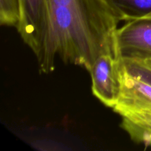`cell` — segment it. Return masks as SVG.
Listing matches in <instances>:
<instances>
[{"instance_id":"obj_1","label":"cell","mask_w":151,"mask_h":151,"mask_svg":"<svg viewBox=\"0 0 151 151\" xmlns=\"http://www.w3.org/2000/svg\"><path fill=\"white\" fill-rule=\"evenodd\" d=\"M119 22L107 0H47L39 72L54 71L56 57L89 72L101 55L118 56L114 33Z\"/></svg>"},{"instance_id":"obj_2","label":"cell","mask_w":151,"mask_h":151,"mask_svg":"<svg viewBox=\"0 0 151 151\" xmlns=\"http://www.w3.org/2000/svg\"><path fill=\"white\" fill-rule=\"evenodd\" d=\"M121 64L118 56L103 54L96 59L89 71L93 94L107 107L114 109L119 99Z\"/></svg>"},{"instance_id":"obj_3","label":"cell","mask_w":151,"mask_h":151,"mask_svg":"<svg viewBox=\"0 0 151 151\" xmlns=\"http://www.w3.org/2000/svg\"><path fill=\"white\" fill-rule=\"evenodd\" d=\"M114 45L121 58L151 57V20L127 22L115 31Z\"/></svg>"},{"instance_id":"obj_4","label":"cell","mask_w":151,"mask_h":151,"mask_svg":"<svg viewBox=\"0 0 151 151\" xmlns=\"http://www.w3.org/2000/svg\"><path fill=\"white\" fill-rule=\"evenodd\" d=\"M21 19L16 28L35 56L41 52L47 22V0H20Z\"/></svg>"},{"instance_id":"obj_5","label":"cell","mask_w":151,"mask_h":151,"mask_svg":"<svg viewBox=\"0 0 151 151\" xmlns=\"http://www.w3.org/2000/svg\"><path fill=\"white\" fill-rule=\"evenodd\" d=\"M120 94L114 111L119 115L151 111V85L128 72L122 59Z\"/></svg>"},{"instance_id":"obj_6","label":"cell","mask_w":151,"mask_h":151,"mask_svg":"<svg viewBox=\"0 0 151 151\" xmlns=\"http://www.w3.org/2000/svg\"><path fill=\"white\" fill-rule=\"evenodd\" d=\"M121 128L134 142L151 145V111L130 112L121 115Z\"/></svg>"},{"instance_id":"obj_7","label":"cell","mask_w":151,"mask_h":151,"mask_svg":"<svg viewBox=\"0 0 151 151\" xmlns=\"http://www.w3.org/2000/svg\"><path fill=\"white\" fill-rule=\"evenodd\" d=\"M119 22L151 20V0H107Z\"/></svg>"},{"instance_id":"obj_8","label":"cell","mask_w":151,"mask_h":151,"mask_svg":"<svg viewBox=\"0 0 151 151\" xmlns=\"http://www.w3.org/2000/svg\"><path fill=\"white\" fill-rule=\"evenodd\" d=\"M21 19L20 0H0V24L17 28Z\"/></svg>"},{"instance_id":"obj_9","label":"cell","mask_w":151,"mask_h":151,"mask_svg":"<svg viewBox=\"0 0 151 151\" xmlns=\"http://www.w3.org/2000/svg\"><path fill=\"white\" fill-rule=\"evenodd\" d=\"M128 72L133 76L141 79L151 85V69L140 64L135 60L127 58H121Z\"/></svg>"},{"instance_id":"obj_10","label":"cell","mask_w":151,"mask_h":151,"mask_svg":"<svg viewBox=\"0 0 151 151\" xmlns=\"http://www.w3.org/2000/svg\"><path fill=\"white\" fill-rule=\"evenodd\" d=\"M131 59V60H135V61L138 62L140 64L143 65V66H146V67L149 68L151 69V57L149 58H139V59H132V58H127Z\"/></svg>"}]
</instances>
